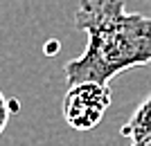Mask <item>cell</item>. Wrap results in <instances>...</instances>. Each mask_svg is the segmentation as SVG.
Segmentation results:
<instances>
[{
    "instance_id": "2",
    "label": "cell",
    "mask_w": 151,
    "mask_h": 146,
    "mask_svg": "<svg viewBox=\"0 0 151 146\" xmlns=\"http://www.w3.org/2000/svg\"><path fill=\"white\" fill-rule=\"evenodd\" d=\"M113 92L108 83L83 81L70 85L63 97V119L75 130H93L111 106Z\"/></svg>"
},
{
    "instance_id": "3",
    "label": "cell",
    "mask_w": 151,
    "mask_h": 146,
    "mask_svg": "<svg viewBox=\"0 0 151 146\" xmlns=\"http://www.w3.org/2000/svg\"><path fill=\"white\" fill-rule=\"evenodd\" d=\"M120 133L124 135V137H129L131 142L151 135V92L138 103V108L133 110L129 121L120 128Z\"/></svg>"
},
{
    "instance_id": "5",
    "label": "cell",
    "mask_w": 151,
    "mask_h": 146,
    "mask_svg": "<svg viewBox=\"0 0 151 146\" xmlns=\"http://www.w3.org/2000/svg\"><path fill=\"white\" fill-rule=\"evenodd\" d=\"M131 146H151V135H147V137H142V140L131 142Z\"/></svg>"
},
{
    "instance_id": "1",
    "label": "cell",
    "mask_w": 151,
    "mask_h": 146,
    "mask_svg": "<svg viewBox=\"0 0 151 146\" xmlns=\"http://www.w3.org/2000/svg\"><path fill=\"white\" fill-rule=\"evenodd\" d=\"M75 27L86 32L88 45L63 68L70 85L108 83L120 72L151 63V18L126 11L124 0H79Z\"/></svg>"
},
{
    "instance_id": "4",
    "label": "cell",
    "mask_w": 151,
    "mask_h": 146,
    "mask_svg": "<svg viewBox=\"0 0 151 146\" xmlns=\"http://www.w3.org/2000/svg\"><path fill=\"white\" fill-rule=\"evenodd\" d=\"M9 117H12V106H9V99H7L2 92H0V135L9 124Z\"/></svg>"
}]
</instances>
